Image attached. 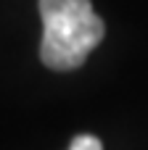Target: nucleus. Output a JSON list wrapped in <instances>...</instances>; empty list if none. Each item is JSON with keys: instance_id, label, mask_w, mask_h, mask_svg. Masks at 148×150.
Instances as JSON below:
<instances>
[{"instance_id": "1", "label": "nucleus", "mask_w": 148, "mask_h": 150, "mask_svg": "<svg viewBox=\"0 0 148 150\" xmlns=\"http://www.w3.org/2000/svg\"><path fill=\"white\" fill-rule=\"evenodd\" d=\"M40 58L53 71H71L82 66L106 32L90 0H40Z\"/></svg>"}, {"instance_id": "2", "label": "nucleus", "mask_w": 148, "mask_h": 150, "mask_svg": "<svg viewBox=\"0 0 148 150\" xmlns=\"http://www.w3.org/2000/svg\"><path fill=\"white\" fill-rule=\"evenodd\" d=\"M69 150H103V145H101V140L93 137V134H79V137L71 140Z\"/></svg>"}]
</instances>
